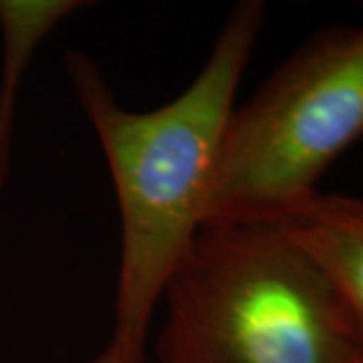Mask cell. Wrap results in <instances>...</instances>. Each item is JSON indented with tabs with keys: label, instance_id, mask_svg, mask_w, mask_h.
I'll use <instances>...</instances> for the list:
<instances>
[{
	"label": "cell",
	"instance_id": "1",
	"mask_svg": "<svg viewBox=\"0 0 363 363\" xmlns=\"http://www.w3.org/2000/svg\"><path fill=\"white\" fill-rule=\"evenodd\" d=\"M264 13L259 0L238 2L194 81L150 111L119 104L89 55L65 52L67 77L113 182L121 234L111 329L87 363L147 359L162 297L204 226L218 150Z\"/></svg>",
	"mask_w": 363,
	"mask_h": 363
},
{
	"label": "cell",
	"instance_id": "2",
	"mask_svg": "<svg viewBox=\"0 0 363 363\" xmlns=\"http://www.w3.org/2000/svg\"><path fill=\"white\" fill-rule=\"evenodd\" d=\"M160 307L157 363H363L329 283L277 224H204Z\"/></svg>",
	"mask_w": 363,
	"mask_h": 363
},
{
	"label": "cell",
	"instance_id": "3",
	"mask_svg": "<svg viewBox=\"0 0 363 363\" xmlns=\"http://www.w3.org/2000/svg\"><path fill=\"white\" fill-rule=\"evenodd\" d=\"M362 138L363 25L327 26L234 107L204 224L283 220Z\"/></svg>",
	"mask_w": 363,
	"mask_h": 363
},
{
	"label": "cell",
	"instance_id": "4",
	"mask_svg": "<svg viewBox=\"0 0 363 363\" xmlns=\"http://www.w3.org/2000/svg\"><path fill=\"white\" fill-rule=\"evenodd\" d=\"M274 224L323 274L363 353V196L317 192Z\"/></svg>",
	"mask_w": 363,
	"mask_h": 363
}]
</instances>
